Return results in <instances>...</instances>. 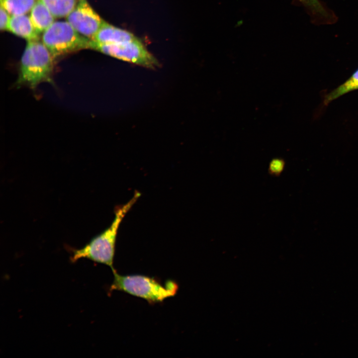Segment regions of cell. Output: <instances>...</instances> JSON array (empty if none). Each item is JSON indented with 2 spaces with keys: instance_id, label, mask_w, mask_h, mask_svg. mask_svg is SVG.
<instances>
[{
  "instance_id": "8992f818",
  "label": "cell",
  "mask_w": 358,
  "mask_h": 358,
  "mask_svg": "<svg viewBox=\"0 0 358 358\" xmlns=\"http://www.w3.org/2000/svg\"><path fill=\"white\" fill-rule=\"evenodd\" d=\"M66 20L78 33L91 40L104 22L87 0H79Z\"/></svg>"
},
{
  "instance_id": "9a60e30c",
  "label": "cell",
  "mask_w": 358,
  "mask_h": 358,
  "mask_svg": "<svg viewBox=\"0 0 358 358\" xmlns=\"http://www.w3.org/2000/svg\"><path fill=\"white\" fill-rule=\"evenodd\" d=\"M283 163L280 160H274L270 164V169L271 171L278 172L283 168Z\"/></svg>"
},
{
  "instance_id": "ba28073f",
  "label": "cell",
  "mask_w": 358,
  "mask_h": 358,
  "mask_svg": "<svg viewBox=\"0 0 358 358\" xmlns=\"http://www.w3.org/2000/svg\"><path fill=\"white\" fill-rule=\"evenodd\" d=\"M8 30L28 41L39 40V34L26 14L11 16Z\"/></svg>"
},
{
  "instance_id": "7c38bea8",
  "label": "cell",
  "mask_w": 358,
  "mask_h": 358,
  "mask_svg": "<svg viewBox=\"0 0 358 358\" xmlns=\"http://www.w3.org/2000/svg\"><path fill=\"white\" fill-rule=\"evenodd\" d=\"M358 89V70L344 83L326 95L324 99V104L327 105L332 100L336 99L343 94Z\"/></svg>"
},
{
  "instance_id": "9c48e42d",
  "label": "cell",
  "mask_w": 358,
  "mask_h": 358,
  "mask_svg": "<svg viewBox=\"0 0 358 358\" xmlns=\"http://www.w3.org/2000/svg\"><path fill=\"white\" fill-rule=\"evenodd\" d=\"M29 16L38 34L45 31L55 22V16L41 0H37Z\"/></svg>"
},
{
  "instance_id": "4fadbf2b",
  "label": "cell",
  "mask_w": 358,
  "mask_h": 358,
  "mask_svg": "<svg viewBox=\"0 0 358 358\" xmlns=\"http://www.w3.org/2000/svg\"><path fill=\"white\" fill-rule=\"evenodd\" d=\"M315 14L327 16V11L319 0H297Z\"/></svg>"
},
{
  "instance_id": "52a82bcc",
  "label": "cell",
  "mask_w": 358,
  "mask_h": 358,
  "mask_svg": "<svg viewBox=\"0 0 358 358\" xmlns=\"http://www.w3.org/2000/svg\"><path fill=\"white\" fill-rule=\"evenodd\" d=\"M138 39L131 32L115 27L104 21L91 40L101 43H121Z\"/></svg>"
},
{
  "instance_id": "5b68a950",
  "label": "cell",
  "mask_w": 358,
  "mask_h": 358,
  "mask_svg": "<svg viewBox=\"0 0 358 358\" xmlns=\"http://www.w3.org/2000/svg\"><path fill=\"white\" fill-rule=\"evenodd\" d=\"M90 48L146 68L155 69L160 65L139 39L121 43H101L91 40Z\"/></svg>"
},
{
  "instance_id": "30bf717a",
  "label": "cell",
  "mask_w": 358,
  "mask_h": 358,
  "mask_svg": "<svg viewBox=\"0 0 358 358\" xmlns=\"http://www.w3.org/2000/svg\"><path fill=\"white\" fill-rule=\"evenodd\" d=\"M55 18L66 17L74 8L79 0H41Z\"/></svg>"
},
{
  "instance_id": "3957f363",
  "label": "cell",
  "mask_w": 358,
  "mask_h": 358,
  "mask_svg": "<svg viewBox=\"0 0 358 358\" xmlns=\"http://www.w3.org/2000/svg\"><path fill=\"white\" fill-rule=\"evenodd\" d=\"M109 290L124 291L147 300L149 303L162 302L175 296L179 289L177 282L168 280L164 284L156 279L141 274L120 275L114 270Z\"/></svg>"
},
{
  "instance_id": "277c9868",
  "label": "cell",
  "mask_w": 358,
  "mask_h": 358,
  "mask_svg": "<svg viewBox=\"0 0 358 358\" xmlns=\"http://www.w3.org/2000/svg\"><path fill=\"white\" fill-rule=\"evenodd\" d=\"M91 39L78 33L67 21H55L43 32L42 42L55 60L66 54L90 48Z\"/></svg>"
},
{
  "instance_id": "6da1fadb",
  "label": "cell",
  "mask_w": 358,
  "mask_h": 358,
  "mask_svg": "<svg viewBox=\"0 0 358 358\" xmlns=\"http://www.w3.org/2000/svg\"><path fill=\"white\" fill-rule=\"evenodd\" d=\"M136 191L127 203L116 208L115 216L111 225L100 234L92 238L84 247L74 250L71 257L72 263L81 259H87L94 262L109 267L112 272L113 260L118 229L126 213L140 196Z\"/></svg>"
},
{
  "instance_id": "8fae6325",
  "label": "cell",
  "mask_w": 358,
  "mask_h": 358,
  "mask_svg": "<svg viewBox=\"0 0 358 358\" xmlns=\"http://www.w3.org/2000/svg\"><path fill=\"white\" fill-rule=\"evenodd\" d=\"M37 0H0L2 6L11 16L26 14Z\"/></svg>"
},
{
  "instance_id": "7a4b0ae2",
  "label": "cell",
  "mask_w": 358,
  "mask_h": 358,
  "mask_svg": "<svg viewBox=\"0 0 358 358\" xmlns=\"http://www.w3.org/2000/svg\"><path fill=\"white\" fill-rule=\"evenodd\" d=\"M55 61L42 42L28 41L20 60L16 85L34 90L43 83H52Z\"/></svg>"
},
{
  "instance_id": "5bb4252c",
  "label": "cell",
  "mask_w": 358,
  "mask_h": 358,
  "mask_svg": "<svg viewBox=\"0 0 358 358\" xmlns=\"http://www.w3.org/2000/svg\"><path fill=\"white\" fill-rule=\"evenodd\" d=\"M0 28L1 31L8 30V25L11 15L0 5Z\"/></svg>"
}]
</instances>
